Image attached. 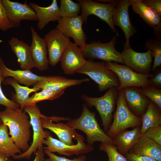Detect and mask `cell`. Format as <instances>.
I'll return each mask as SVG.
<instances>
[{
    "instance_id": "cell-1",
    "label": "cell",
    "mask_w": 161,
    "mask_h": 161,
    "mask_svg": "<svg viewBox=\"0 0 161 161\" xmlns=\"http://www.w3.org/2000/svg\"><path fill=\"white\" fill-rule=\"evenodd\" d=\"M2 123L8 126L9 134L13 142L21 150L25 151L29 148L31 125L27 113L21 108L6 107L0 112Z\"/></svg>"
},
{
    "instance_id": "cell-2",
    "label": "cell",
    "mask_w": 161,
    "mask_h": 161,
    "mask_svg": "<svg viewBox=\"0 0 161 161\" xmlns=\"http://www.w3.org/2000/svg\"><path fill=\"white\" fill-rule=\"evenodd\" d=\"M67 125L84 132L87 136L88 145L92 146L96 141L108 143L115 145L113 140L109 137L99 126L95 114L83 104L82 113L78 118L69 119Z\"/></svg>"
},
{
    "instance_id": "cell-3",
    "label": "cell",
    "mask_w": 161,
    "mask_h": 161,
    "mask_svg": "<svg viewBox=\"0 0 161 161\" xmlns=\"http://www.w3.org/2000/svg\"><path fill=\"white\" fill-rule=\"evenodd\" d=\"M76 73L89 76L98 84L100 92L113 87L118 88L119 86L117 76L108 68L105 62L87 61L85 65Z\"/></svg>"
},
{
    "instance_id": "cell-4",
    "label": "cell",
    "mask_w": 161,
    "mask_h": 161,
    "mask_svg": "<svg viewBox=\"0 0 161 161\" xmlns=\"http://www.w3.org/2000/svg\"><path fill=\"white\" fill-rule=\"evenodd\" d=\"M118 94V88L113 87L109 89L103 95L100 97H92L86 95L81 96V99L88 106H94L96 108L100 116L104 131L106 133L111 125L112 113Z\"/></svg>"
},
{
    "instance_id": "cell-5",
    "label": "cell",
    "mask_w": 161,
    "mask_h": 161,
    "mask_svg": "<svg viewBox=\"0 0 161 161\" xmlns=\"http://www.w3.org/2000/svg\"><path fill=\"white\" fill-rule=\"evenodd\" d=\"M116 103L117 106L114 120L106 133L112 139L118 132L128 128L140 126L141 124V118L134 114L126 105L123 89L118 90Z\"/></svg>"
},
{
    "instance_id": "cell-6",
    "label": "cell",
    "mask_w": 161,
    "mask_h": 161,
    "mask_svg": "<svg viewBox=\"0 0 161 161\" xmlns=\"http://www.w3.org/2000/svg\"><path fill=\"white\" fill-rule=\"evenodd\" d=\"M24 110L30 117L33 131V140L27 150L19 155H15L12 157L15 160L30 159L32 153L35 154L38 148L43 147L45 139L52 136L50 132L44 130L41 120L43 114H41L39 108L36 105L25 107Z\"/></svg>"
},
{
    "instance_id": "cell-7",
    "label": "cell",
    "mask_w": 161,
    "mask_h": 161,
    "mask_svg": "<svg viewBox=\"0 0 161 161\" xmlns=\"http://www.w3.org/2000/svg\"><path fill=\"white\" fill-rule=\"evenodd\" d=\"M119 1L109 0V3H102L91 0H78V3L81 7L80 16L86 23L89 15H92L97 16L105 21L112 30L119 36L112 21L115 7Z\"/></svg>"
},
{
    "instance_id": "cell-8",
    "label": "cell",
    "mask_w": 161,
    "mask_h": 161,
    "mask_svg": "<svg viewBox=\"0 0 161 161\" xmlns=\"http://www.w3.org/2000/svg\"><path fill=\"white\" fill-rule=\"evenodd\" d=\"M117 37L114 36L106 43L100 41H93L86 44L81 49L85 58L99 59L105 62H114L124 64L121 53L115 47Z\"/></svg>"
},
{
    "instance_id": "cell-9",
    "label": "cell",
    "mask_w": 161,
    "mask_h": 161,
    "mask_svg": "<svg viewBox=\"0 0 161 161\" xmlns=\"http://www.w3.org/2000/svg\"><path fill=\"white\" fill-rule=\"evenodd\" d=\"M108 68L117 76L120 82L118 89L129 87L140 88L149 86V78L151 74L144 75L138 73L125 64L114 62H105Z\"/></svg>"
},
{
    "instance_id": "cell-10",
    "label": "cell",
    "mask_w": 161,
    "mask_h": 161,
    "mask_svg": "<svg viewBox=\"0 0 161 161\" xmlns=\"http://www.w3.org/2000/svg\"><path fill=\"white\" fill-rule=\"evenodd\" d=\"M121 53L124 64L138 73L151 74L152 57L150 50L144 52H137L132 48L130 44L126 45L124 43Z\"/></svg>"
},
{
    "instance_id": "cell-11",
    "label": "cell",
    "mask_w": 161,
    "mask_h": 161,
    "mask_svg": "<svg viewBox=\"0 0 161 161\" xmlns=\"http://www.w3.org/2000/svg\"><path fill=\"white\" fill-rule=\"evenodd\" d=\"M56 29L69 38H72L81 49L87 44L86 35L82 28L84 21L80 16L71 18H61L58 21Z\"/></svg>"
},
{
    "instance_id": "cell-12",
    "label": "cell",
    "mask_w": 161,
    "mask_h": 161,
    "mask_svg": "<svg viewBox=\"0 0 161 161\" xmlns=\"http://www.w3.org/2000/svg\"><path fill=\"white\" fill-rule=\"evenodd\" d=\"M77 144L69 145L59 140L49 136L45 139L44 144L47 146L44 148L51 152H57L58 154L70 157L73 155H78L87 154L92 151L94 147L86 144L84 142L85 138L82 136L76 140Z\"/></svg>"
},
{
    "instance_id": "cell-13",
    "label": "cell",
    "mask_w": 161,
    "mask_h": 161,
    "mask_svg": "<svg viewBox=\"0 0 161 161\" xmlns=\"http://www.w3.org/2000/svg\"><path fill=\"white\" fill-rule=\"evenodd\" d=\"M44 38L47 45L49 63L54 66L60 61L70 39L56 28L46 33Z\"/></svg>"
},
{
    "instance_id": "cell-14",
    "label": "cell",
    "mask_w": 161,
    "mask_h": 161,
    "mask_svg": "<svg viewBox=\"0 0 161 161\" xmlns=\"http://www.w3.org/2000/svg\"><path fill=\"white\" fill-rule=\"evenodd\" d=\"M2 2L13 28L20 27L23 20L38 21L35 13L26 1L23 4L10 0H2Z\"/></svg>"
},
{
    "instance_id": "cell-15",
    "label": "cell",
    "mask_w": 161,
    "mask_h": 161,
    "mask_svg": "<svg viewBox=\"0 0 161 161\" xmlns=\"http://www.w3.org/2000/svg\"><path fill=\"white\" fill-rule=\"evenodd\" d=\"M86 60L81 49L70 41L61 58V67L64 73L72 75L85 64Z\"/></svg>"
},
{
    "instance_id": "cell-16",
    "label": "cell",
    "mask_w": 161,
    "mask_h": 161,
    "mask_svg": "<svg viewBox=\"0 0 161 161\" xmlns=\"http://www.w3.org/2000/svg\"><path fill=\"white\" fill-rule=\"evenodd\" d=\"M131 6L130 0H119L115 6L112 16L114 26L120 27L123 32L126 45L130 44V38L137 32L129 17V9Z\"/></svg>"
},
{
    "instance_id": "cell-17",
    "label": "cell",
    "mask_w": 161,
    "mask_h": 161,
    "mask_svg": "<svg viewBox=\"0 0 161 161\" xmlns=\"http://www.w3.org/2000/svg\"><path fill=\"white\" fill-rule=\"evenodd\" d=\"M125 103L130 111L141 118L151 101L141 92L140 87H129L123 89Z\"/></svg>"
},
{
    "instance_id": "cell-18",
    "label": "cell",
    "mask_w": 161,
    "mask_h": 161,
    "mask_svg": "<svg viewBox=\"0 0 161 161\" xmlns=\"http://www.w3.org/2000/svg\"><path fill=\"white\" fill-rule=\"evenodd\" d=\"M31 31L32 39L30 48L34 66L40 71L46 70L48 69L49 64L46 41L44 38L38 35L32 26Z\"/></svg>"
},
{
    "instance_id": "cell-19",
    "label": "cell",
    "mask_w": 161,
    "mask_h": 161,
    "mask_svg": "<svg viewBox=\"0 0 161 161\" xmlns=\"http://www.w3.org/2000/svg\"><path fill=\"white\" fill-rule=\"evenodd\" d=\"M53 117L42 115L41 123L43 128L47 129L55 134L59 140L69 145H74L72 139L77 140L83 136L78 133L75 129L62 123L52 122Z\"/></svg>"
},
{
    "instance_id": "cell-20",
    "label": "cell",
    "mask_w": 161,
    "mask_h": 161,
    "mask_svg": "<svg viewBox=\"0 0 161 161\" xmlns=\"http://www.w3.org/2000/svg\"><path fill=\"white\" fill-rule=\"evenodd\" d=\"M89 80L88 78L72 79L60 76H43L42 80L33 86L41 90L47 89L57 91L65 90L70 86L79 85Z\"/></svg>"
},
{
    "instance_id": "cell-21",
    "label": "cell",
    "mask_w": 161,
    "mask_h": 161,
    "mask_svg": "<svg viewBox=\"0 0 161 161\" xmlns=\"http://www.w3.org/2000/svg\"><path fill=\"white\" fill-rule=\"evenodd\" d=\"M28 4L35 13L38 21L37 26L40 30L49 22L58 21L61 18L56 0H52L47 7L40 6L32 2H29Z\"/></svg>"
},
{
    "instance_id": "cell-22",
    "label": "cell",
    "mask_w": 161,
    "mask_h": 161,
    "mask_svg": "<svg viewBox=\"0 0 161 161\" xmlns=\"http://www.w3.org/2000/svg\"><path fill=\"white\" fill-rule=\"evenodd\" d=\"M8 44L16 55L21 70H31L35 67L30 46L27 44L13 37L9 40Z\"/></svg>"
},
{
    "instance_id": "cell-23",
    "label": "cell",
    "mask_w": 161,
    "mask_h": 161,
    "mask_svg": "<svg viewBox=\"0 0 161 161\" xmlns=\"http://www.w3.org/2000/svg\"><path fill=\"white\" fill-rule=\"evenodd\" d=\"M0 71L3 78L10 77L18 83L26 86H33L42 80L43 78V76L36 75L30 70H13L8 68L1 57H0Z\"/></svg>"
},
{
    "instance_id": "cell-24",
    "label": "cell",
    "mask_w": 161,
    "mask_h": 161,
    "mask_svg": "<svg viewBox=\"0 0 161 161\" xmlns=\"http://www.w3.org/2000/svg\"><path fill=\"white\" fill-rule=\"evenodd\" d=\"M142 135L140 126L131 130L126 129L118 132L113 140L119 152L125 157Z\"/></svg>"
},
{
    "instance_id": "cell-25",
    "label": "cell",
    "mask_w": 161,
    "mask_h": 161,
    "mask_svg": "<svg viewBox=\"0 0 161 161\" xmlns=\"http://www.w3.org/2000/svg\"><path fill=\"white\" fill-rule=\"evenodd\" d=\"M134 154L145 156L161 161V145L142 135L130 150Z\"/></svg>"
},
{
    "instance_id": "cell-26",
    "label": "cell",
    "mask_w": 161,
    "mask_h": 161,
    "mask_svg": "<svg viewBox=\"0 0 161 161\" xmlns=\"http://www.w3.org/2000/svg\"><path fill=\"white\" fill-rule=\"evenodd\" d=\"M133 11L138 14L148 25L153 28L161 24V16L146 6L142 0H130Z\"/></svg>"
},
{
    "instance_id": "cell-27",
    "label": "cell",
    "mask_w": 161,
    "mask_h": 161,
    "mask_svg": "<svg viewBox=\"0 0 161 161\" xmlns=\"http://www.w3.org/2000/svg\"><path fill=\"white\" fill-rule=\"evenodd\" d=\"M5 85H10L14 89L16 94L13 98L15 102L18 104L21 109H23L25 107L26 101L29 98V95L33 92H36L41 89L38 88H29L28 86H23L11 77H7L2 82Z\"/></svg>"
},
{
    "instance_id": "cell-28",
    "label": "cell",
    "mask_w": 161,
    "mask_h": 161,
    "mask_svg": "<svg viewBox=\"0 0 161 161\" xmlns=\"http://www.w3.org/2000/svg\"><path fill=\"white\" fill-rule=\"evenodd\" d=\"M141 132L142 135L149 128L161 125V109L151 101L146 112L141 118Z\"/></svg>"
},
{
    "instance_id": "cell-29",
    "label": "cell",
    "mask_w": 161,
    "mask_h": 161,
    "mask_svg": "<svg viewBox=\"0 0 161 161\" xmlns=\"http://www.w3.org/2000/svg\"><path fill=\"white\" fill-rule=\"evenodd\" d=\"M21 150L9 137L7 126L1 123L0 125V153L9 158L17 153L21 154Z\"/></svg>"
},
{
    "instance_id": "cell-30",
    "label": "cell",
    "mask_w": 161,
    "mask_h": 161,
    "mask_svg": "<svg viewBox=\"0 0 161 161\" xmlns=\"http://www.w3.org/2000/svg\"><path fill=\"white\" fill-rule=\"evenodd\" d=\"M65 91V90L54 91L47 89H42L41 91L36 92L29 97L26 101L25 107L36 105L37 103L41 101L56 99L62 95Z\"/></svg>"
},
{
    "instance_id": "cell-31",
    "label": "cell",
    "mask_w": 161,
    "mask_h": 161,
    "mask_svg": "<svg viewBox=\"0 0 161 161\" xmlns=\"http://www.w3.org/2000/svg\"><path fill=\"white\" fill-rule=\"evenodd\" d=\"M145 47L148 50L151 52L154 61L151 71L153 72L161 65V41L156 38L148 39L145 42Z\"/></svg>"
},
{
    "instance_id": "cell-32",
    "label": "cell",
    "mask_w": 161,
    "mask_h": 161,
    "mask_svg": "<svg viewBox=\"0 0 161 161\" xmlns=\"http://www.w3.org/2000/svg\"><path fill=\"white\" fill-rule=\"evenodd\" d=\"M61 18H71L78 16L81 7L78 3L71 0H61L59 7Z\"/></svg>"
},
{
    "instance_id": "cell-33",
    "label": "cell",
    "mask_w": 161,
    "mask_h": 161,
    "mask_svg": "<svg viewBox=\"0 0 161 161\" xmlns=\"http://www.w3.org/2000/svg\"><path fill=\"white\" fill-rule=\"evenodd\" d=\"M99 149L106 153L109 161H128L124 156L119 152L116 146L111 143L101 142Z\"/></svg>"
},
{
    "instance_id": "cell-34",
    "label": "cell",
    "mask_w": 161,
    "mask_h": 161,
    "mask_svg": "<svg viewBox=\"0 0 161 161\" xmlns=\"http://www.w3.org/2000/svg\"><path fill=\"white\" fill-rule=\"evenodd\" d=\"M142 93L161 109V90L150 86L140 88Z\"/></svg>"
},
{
    "instance_id": "cell-35",
    "label": "cell",
    "mask_w": 161,
    "mask_h": 161,
    "mask_svg": "<svg viewBox=\"0 0 161 161\" xmlns=\"http://www.w3.org/2000/svg\"><path fill=\"white\" fill-rule=\"evenodd\" d=\"M13 28L8 18L5 9L0 0V30L6 31Z\"/></svg>"
},
{
    "instance_id": "cell-36",
    "label": "cell",
    "mask_w": 161,
    "mask_h": 161,
    "mask_svg": "<svg viewBox=\"0 0 161 161\" xmlns=\"http://www.w3.org/2000/svg\"><path fill=\"white\" fill-rule=\"evenodd\" d=\"M4 79V78L2 76L0 71V105L4 106L6 107L10 108H20V106L18 104L7 98L4 94L2 90L1 84Z\"/></svg>"
},
{
    "instance_id": "cell-37",
    "label": "cell",
    "mask_w": 161,
    "mask_h": 161,
    "mask_svg": "<svg viewBox=\"0 0 161 161\" xmlns=\"http://www.w3.org/2000/svg\"><path fill=\"white\" fill-rule=\"evenodd\" d=\"M161 145V126L150 128L143 134Z\"/></svg>"
},
{
    "instance_id": "cell-38",
    "label": "cell",
    "mask_w": 161,
    "mask_h": 161,
    "mask_svg": "<svg viewBox=\"0 0 161 161\" xmlns=\"http://www.w3.org/2000/svg\"><path fill=\"white\" fill-rule=\"evenodd\" d=\"M149 78V86L160 89L161 88V68H157Z\"/></svg>"
},
{
    "instance_id": "cell-39",
    "label": "cell",
    "mask_w": 161,
    "mask_h": 161,
    "mask_svg": "<svg viewBox=\"0 0 161 161\" xmlns=\"http://www.w3.org/2000/svg\"><path fill=\"white\" fill-rule=\"evenodd\" d=\"M44 152L53 161H86V157L82 155L77 158H75L73 159H69L64 157L58 156L46 149H45Z\"/></svg>"
},
{
    "instance_id": "cell-40",
    "label": "cell",
    "mask_w": 161,
    "mask_h": 161,
    "mask_svg": "<svg viewBox=\"0 0 161 161\" xmlns=\"http://www.w3.org/2000/svg\"><path fill=\"white\" fill-rule=\"evenodd\" d=\"M125 157L128 161H158L151 157L137 155L130 152Z\"/></svg>"
},
{
    "instance_id": "cell-41",
    "label": "cell",
    "mask_w": 161,
    "mask_h": 161,
    "mask_svg": "<svg viewBox=\"0 0 161 161\" xmlns=\"http://www.w3.org/2000/svg\"><path fill=\"white\" fill-rule=\"evenodd\" d=\"M142 1L146 6L161 16V0H142Z\"/></svg>"
},
{
    "instance_id": "cell-42",
    "label": "cell",
    "mask_w": 161,
    "mask_h": 161,
    "mask_svg": "<svg viewBox=\"0 0 161 161\" xmlns=\"http://www.w3.org/2000/svg\"><path fill=\"white\" fill-rule=\"evenodd\" d=\"M44 148H38L35 153V157L33 161H44ZM7 161H15L7 158Z\"/></svg>"
},
{
    "instance_id": "cell-43",
    "label": "cell",
    "mask_w": 161,
    "mask_h": 161,
    "mask_svg": "<svg viewBox=\"0 0 161 161\" xmlns=\"http://www.w3.org/2000/svg\"><path fill=\"white\" fill-rule=\"evenodd\" d=\"M153 28L155 38L161 41V24Z\"/></svg>"
},
{
    "instance_id": "cell-44",
    "label": "cell",
    "mask_w": 161,
    "mask_h": 161,
    "mask_svg": "<svg viewBox=\"0 0 161 161\" xmlns=\"http://www.w3.org/2000/svg\"><path fill=\"white\" fill-rule=\"evenodd\" d=\"M7 158L4 155L0 153V161H7Z\"/></svg>"
},
{
    "instance_id": "cell-45",
    "label": "cell",
    "mask_w": 161,
    "mask_h": 161,
    "mask_svg": "<svg viewBox=\"0 0 161 161\" xmlns=\"http://www.w3.org/2000/svg\"><path fill=\"white\" fill-rule=\"evenodd\" d=\"M44 161H53L50 158H47V159H45Z\"/></svg>"
},
{
    "instance_id": "cell-46",
    "label": "cell",
    "mask_w": 161,
    "mask_h": 161,
    "mask_svg": "<svg viewBox=\"0 0 161 161\" xmlns=\"http://www.w3.org/2000/svg\"><path fill=\"white\" fill-rule=\"evenodd\" d=\"M2 123V121H1V118L0 117V125Z\"/></svg>"
}]
</instances>
